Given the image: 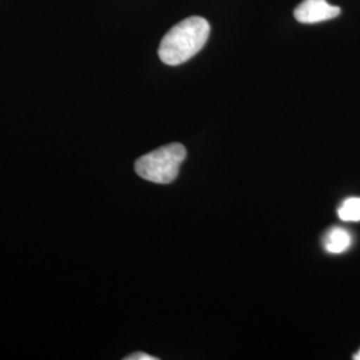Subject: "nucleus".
Returning a JSON list of instances; mask_svg holds the SVG:
<instances>
[{
	"label": "nucleus",
	"instance_id": "obj_1",
	"mask_svg": "<svg viewBox=\"0 0 360 360\" xmlns=\"http://www.w3.org/2000/svg\"><path fill=\"white\" fill-rule=\"evenodd\" d=\"M211 27L206 19L191 16L172 27L159 46V58L167 65L186 63L200 51L210 37Z\"/></svg>",
	"mask_w": 360,
	"mask_h": 360
},
{
	"label": "nucleus",
	"instance_id": "obj_2",
	"mask_svg": "<svg viewBox=\"0 0 360 360\" xmlns=\"http://www.w3.org/2000/svg\"><path fill=\"white\" fill-rule=\"evenodd\" d=\"M186 155L183 144H167L139 158L135 163V171L143 179L156 184H168L178 178Z\"/></svg>",
	"mask_w": 360,
	"mask_h": 360
},
{
	"label": "nucleus",
	"instance_id": "obj_3",
	"mask_svg": "<svg viewBox=\"0 0 360 360\" xmlns=\"http://www.w3.org/2000/svg\"><path fill=\"white\" fill-rule=\"evenodd\" d=\"M342 10L331 6L327 0H303L294 11L296 20L304 25L326 22L339 16Z\"/></svg>",
	"mask_w": 360,
	"mask_h": 360
},
{
	"label": "nucleus",
	"instance_id": "obj_4",
	"mask_svg": "<svg viewBox=\"0 0 360 360\" xmlns=\"http://www.w3.org/2000/svg\"><path fill=\"white\" fill-rule=\"evenodd\" d=\"M352 245L351 233L342 227H333L326 232L323 238V245L330 254H342L347 251Z\"/></svg>",
	"mask_w": 360,
	"mask_h": 360
},
{
	"label": "nucleus",
	"instance_id": "obj_5",
	"mask_svg": "<svg viewBox=\"0 0 360 360\" xmlns=\"http://www.w3.org/2000/svg\"><path fill=\"white\" fill-rule=\"evenodd\" d=\"M338 215L343 221H359L360 198H348L338 210Z\"/></svg>",
	"mask_w": 360,
	"mask_h": 360
},
{
	"label": "nucleus",
	"instance_id": "obj_6",
	"mask_svg": "<svg viewBox=\"0 0 360 360\" xmlns=\"http://www.w3.org/2000/svg\"><path fill=\"white\" fill-rule=\"evenodd\" d=\"M126 360H156L158 358H154L148 354H144V352H135L132 355H129L124 358Z\"/></svg>",
	"mask_w": 360,
	"mask_h": 360
},
{
	"label": "nucleus",
	"instance_id": "obj_7",
	"mask_svg": "<svg viewBox=\"0 0 360 360\" xmlns=\"http://www.w3.org/2000/svg\"><path fill=\"white\" fill-rule=\"evenodd\" d=\"M354 360H360V349L354 355Z\"/></svg>",
	"mask_w": 360,
	"mask_h": 360
}]
</instances>
